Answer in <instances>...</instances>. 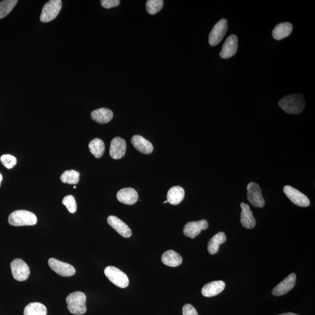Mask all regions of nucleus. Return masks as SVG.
Segmentation results:
<instances>
[{
	"mask_svg": "<svg viewBox=\"0 0 315 315\" xmlns=\"http://www.w3.org/2000/svg\"><path fill=\"white\" fill-rule=\"evenodd\" d=\"M280 107L289 114H299L305 108V101L300 94H292L286 96L279 101Z\"/></svg>",
	"mask_w": 315,
	"mask_h": 315,
	"instance_id": "obj_1",
	"label": "nucleus"
},
{
	"mask_svg": "<svg viewBox=\"0 0 315 315\" xmlns=\"http://www.w3.org/2000/svg\"><path fill=\"white\" fill-rule=\"evenodd\" d=\"M9 223L11 226L15 227L32 226L37 223V217L27 210H17L10 215Z\"/></svg>",
	"mask_w": 315,
	"mask_h": 315,
	"instance_id": "obj_2",
	"label": "nucleus"
},
{
	"mask_svg": "<svg viewBox=\"0 0 315 315\" xmlns=\"http://www.w3.org/2000/svg\"><path fill=\"white\" fill-rule=\"evenodd\" d=\"M86 301L84 293L79 291L71 293L66 298L67 308L72 314H84L86 312Z\"/></svg>",
	"mask_w": 315,
	"mask_h": 315,
	"instance_id": "obj_3",
	"label": "nucleus"
},
{
	"mask_svg": "<svg viewBox=\"0 0 315 315\" xmlns=\"http://www.w3.org/2000/svg\"><path fill=\"white\" fill-rule=\"evenodd\" d=\"M105 276L117 287L125 288L128 287L129 280L128 276L118 268L114 266H108L105 268Z\"/></svg>",
	"mask_w": 315,
	"mask_h": 315,
	"instance_id": "obj_4",
	"label": "nucleus"
},
{
	"mask_svg": "<svg viewBox=\"0 0 315 315\" xmlns=\"http://www.w3.org/2000/svg\"><path fill=\"white\" fill-rule=\"evenodd\" d=\"M62 6V2L61 0H51L46 4L43 7L40 20L42 23H49L55 19L59 14Z\"/></svg>",
	"mask_w": 315,
	"mask_h": 315,
	"instance_id": "obj_5",
	"label": "nucleus"
},
{
	"mask_svg": "<svg viewBox=\"0 0 315 315\" xmlns=\"http://www.w3.org/2000/svg\"><path fill=\"white\" fill-rule=\"evenodd\" d=\"M11 269L14 279L17 281L27 280L30 276V269L28 264L21 259H16L11 263Z\"/></svg>",
	"mask_w": 315,
	"mask_h": 315,
	"instance_id": "obj_6",
	"label": "nucleus"
},
{
	"mask_svg": "<svg viewBox=\"0 0 315 315\" xmlns=\"http://www.w3.org/2000/svg\"><path fill=\"white\" fill-rule=\"evenodd\" d=\"M228 30V22L226 19L221 20L217 23L209 35V45L215 46L222 42Z\"/></svg>",
	"mask_w": 315,
	"mask_h": 315,
	"instance_id": "obj_7",
	"label": "nucleus"
},
{
	"mask_svg": "<svg viewBox=\"0 0 315 315\" xmlns=\"http://www.w3.org/2000/svg\"><path fill=\"white\" fill-rule=\"evenodd\" d=\"M48 263L50 269L61 276L71 277L75 274V268L70 264L61 262L54 258H50Z\"/></svg>",
	"mask_w": 315,
	"mask_h": 315,
	"instance_id": "obj_8",
	"label": "nucleus"
},
{
	"mask_svg": "<svg viewBox=\"0 0 315 315\" xmlns=\"http://www.w3.org/2000/svg\"><path fill=\"white\" fill-rule=\"evenodd\" d=\"M248 199L251 203L256 207L262 208L265 204L263 197L262 190L258 184L251 182L247 186Z\"/></svg>",
	"mask_w": 315,
	"mask_h": 315,
	"instance_id": "obj_9",
	"label": "nucleus"
},
{
	"mask_svg": "<svg viewBox=\"0 0 315 315\" xmlns=\"http://www.w3.org/2000/svg\"><path fill=\"white\" fill-rule=\"evenodd\" d=\"M284 192L293 203L299 207H306L310 204V201L305 194L290 186L284 187Z\"/></svg>",
	"mask_w": 315,
	"mask_h": 315,
	"instance_id": "obj_10",
	"label": "nucleus"
},
{
	"mask_svg": "<svg viewBox=\"0 0 315 315\" xmlns=\"http://www.w3.org/2000/svg\"><path fill=\"white\" fill-rule=\"evenodd\" d=\"M208 227V223L205 220L189 222L184 226L183 233L186 237L194 239L201 233L202 230H206Z\"/></svg>",
	"mask_w": 315,
	"mask_h": 315,
	"instance_id": "obj_11",
	"label": "nucleus"
},
{
	"mask_svg": "<svg viewBox=\"0 0 315 315\" xmlns=\"http://www.w3.org/2000/svg\"><path fill=\"white\" fill-rule=\"evenodd\" d=\"M296 276L295 273H292L286 277L285 279L278 284L272 291L274 296L284 295L291 290L295 287Z\"/></svg>",
	"mask_w": 315,
	"mask_h": 315,
	"instance_id": "obj_12",
	"label": "nucleus"
},
{
	"mask_svg": "<svg viewBox=\"0 0 315 315\" xmlns=\"http://www.w3.org/2000/svg\"><path fill=\"white\" fill-rule=\"evenodd\" d=\"M238 39L237 36L231 35L224 42L222 52H220V57L223 59H230L234 56L237 52Z\"/></svg>",
	"mask_w": 315,
	"mask_h": 315,
	"instance_id": "obj_13",
	"label": "nucleus"
},
{
	"mask_svg": "<svg viewBox=\"0 0 315 315\" xmlns=\"http://www.w3.org/2000/svg\"><path fill=\"white\" fill-rule=\"evenodd\" d=\"M108 223L123 237L128 238L132 235V230L126 224L117 217L111 216L107 219Z\"/></svg>",
	"mask_w": 315,
	"mask_h": 315,
	"instance_id": "obj_14",
	"label": "nucleus"
},
{
	"mask_svg": "<svg viewBox=\"0 0 315 315\" xmlns=\"http://www.w3.org/2000/svg\"><path fill=\"white\" fill-rule=\"evenodd\" d=\"M126 151V143L121 137H115L112 140L110 147V155L115 159H121L125 156Z\"/></svg>",
	"mask_w": 315,
	"mask_h": 315,
	"instance_id": "obj_15",
	"label": "nucleus"
},
{
	"mask_svg": "<svg viewBox=\"0 0 315 315\" xmlns=\"http://www.w3.org/2000/svg\"><path fill=\"white\" fill-rule=\"evenodd\" d=\"M118 200L123 204L133 205L138 201L139 194L137 191L133 188L128 187L122 189L118 191Z\"/></svg>",
	"mask_w": 315,
	"mask_h": 315,
	"instance_id": "obj_16",
	"label": "nucleus"
},
{
	"mask_svg": "<svg viewBox=\"0 0 315 315\" xmlns=\"http://www.w3.org/2000/svg\"><path fill=\"white\" fill-rule=\"evenodd\" d=\"M225 287L226 284L223 281H212L202 287L201 293L205 297H212L220 294Z\"/></svg>",
	"mask_w": 315,
	"mask_h": 315,
	"instance_id": "obj_17",
	"label": "nucleus"
},
{
	"mask_svg": "<svg viewBox=\"0 0 315 315\" xmlns=\"http://www.w3.org/2000/svg\"><path fill=\"white\" fill-rule=\"evenodd\" d=\"M131 142L137 150L144 154H150L154 150L153 144L150 141L140 135L134 136Z\"/></svg>",
	"mask_w": 315,
	"mask_h": 315,
	"instance_id": "obj_18",
	"label": "nucleus"
},
{
	"mask_svg": "<svg viewBox=\"0 0 315 315\" xmlns=\"http://www.w3.org/2000/svg\"><path fill=\"white\" fill-rule=\"evenodd\" d=\"M241 207L242 208L241 219L242 226L247 228V229H252L256 226V220L253 216L250 206L244 203V202H242Z\"/></svg>",
	"mask_w": 315,
	"mask_h": 315,
	"instance_id": "obj_19",
	"label": "nucleus"
},
{
	"mask_svg": "<svg viewBox=\"0 0 315 315\" xmlns=\"http://www.w3.org/2000/svg\"><path fill=\"white\" fill-rule=\"evenodd\" d=\"M92 120L100 124H104L112 121L114 117V113L111 110L107 108H100L92 112Z\"/></svg>",
	"mask_w": 315,
	"mask_h": 315,
	"instance_id": "obj_20",
	"label": "nucleus"
},
{
	"mask_svg": "<svg viewBox=\"0 0 315 315\" xmlns=\"http://www.w3.org/2000/svg\"><path fill=\"white\" fill-rule=\"evenodd\" d=\"M162 262L166 266L177 267L182 264L183 259L179 253L170 250L166 251L162 256Z\"/></svg>",
	"mask_w": 315,
	"mask_h": 315,
	"instance_id": "obj_21",
	"label": "nucleus"
},
{
	"mask_svg": "<svg viewBox=\"0 0 315 315\" xmlns=\"http://www.w3.org/2000/svg\"><path fill=\"white\" fill-rule=\"evenodd\" d=\"M226 240V235L223 232H220L210 239L208 244V251L209 254H216L219 251L220 246L225 243Z\"/></svg>",
	"mask_w": 315,
	"mask_h": 315,
	"instance_id": "obj_22",
	"label": "nucleus"
},
{
	"mask_svg": "<svg viewBox=\"0 0 315 315\" xmlns=\"http://www.w3.org/2000/svg\"><path fill=\"white\" fill-rule=\"evenodd\" d=\"M292 31V25L291 23H284L278 24L273 31V37L277 41H280L287 38L291 34Z\"/></svg>",
	"mask_w": 315,
	"mask_h": 315,
	"instance_id": "obj_23",
	"label": "nucleus"
},
{
	"mask_svg": "<svg viewBox=\"0 0 315 315\" xmlns=\"http://www.w3.org/2000/svg\"><path fill=\"white\" fill-rule=\"evenodd\" d=\"M184 190L182 187L176 186L169 189L167 194V201L172 205H177L182 201Z\"/></svg>",
	"mask_w": 315,
	"mask_h": 315,
	"instance_id": "obj_24",
	"label": "nucleus"
},
{
	"mask_svg": "<svg viewBox=\"0 0 315 315\" xmlns=\"http://www.w3.org/2000/svg\"><path fill=\"white\" fill-rule=\"evenodd\" d=\"M48 310L46 307L39 302H32L25 307L24 315H46Z\"/></svg>",
	"mask_w": 315,
	"mask_h": 315,
	"instance_id": "obj_25",
	"label": "nucleus"
},
{
	"mask_svg": "<svg viewBox=\"0 0 315 315\" xmlns=\"http://www.w3.org/2000/svg\"><path fill=\"white\" fill-rule=\"evenodd\" d=\"M89 149L96 158L102 157L105 150L103 141L99 139L92 140L89 144Z\"/></svg>",
	"mask_w": 315,
	"mask_h": 315,
	"instance_id": "obj_26",
	"label": "nucleus"
},
{
	"mask_svg": "<svg viewBox=\"0 0 315 315\" xmlns=\"http://www.w3.org/2000/svg\"><path fill=\"white\" fill-rule=\"evenodd\" d=\"M79 173L75 170L65 171L60 177L61 182L70 184H77L79 180Z\"/></svg>",
	"mask_w": 315,
	"mask_h": 315,
	"instance_id": "obj_27",
	"label": "nucleus"
},
{
	"mask_svg": "<svg viewBox=\"0 0 315 315\" xmlns=\"http://www.w3.org/2000/svg\"><path fill=\"white\" fill-rule=\"evenodd\" d=\"M17 3V0H5L0 2V19L8 15Z\"/></svg>",
	"mask_w": 315,
	"mask_h": 315,
	"instance_id": "obj_28",
	"label": "nucleus"
},
{
	"mask_svg": "<svg viewBox=\"0 0 315 315\" xmlns=\"http://www.w3.org/2000/svg\"><path fill=\"white\" fill-rule=\"evenodd\" d=\"M163 5H164V1L162 0H149L146 4L147 12L151 15H154L160 12Z\"/></svg>",
	"mask_w": 315,
	"mask_h": 315,
	"instance_id": "obj_29",
	"label": "nucleus"
},
{
	"mask_svg": "<svg viewBox=\"0 0 315 315\" xmlns=\"http://www.w3.org/2000/svg\"><path fill=\"white\" fill-rule=\"evenodd\" d=\"M62 203L66 206L70 213L74 214L77 211V202L73 195H66L63 198Z\"/></svg>",
	"mask_w": 315,
	"mask_h": 315,
	"instance_id": "obj_30",
	"label": "nucleus"
},
{
	"mask_svg": "<svg viewBox=\"0 0 315 315\" xmlns=\"http://www.w3.org/2000/svg\"><path fill=\"white\" fill-rule=\"evenodd\" d=\"M1 162L7 169H12L17 164V158L12 155L6 154L1 157Z\"/></svg>",
	"mask_w": 315,
	"mask_h": 315,
	"instance_id": "obj_31",
	"label": "nucleus"
},
{
	"mask_svg": "<svg viewBox=\"0 0 315 315\" xmlns=\"http://www.w3.org/2000/svg\"><path fill=\"white\" fill-rule=\"evenodd\" d=\"M100 3L103 8L110 9L118 6L121 2L119 0H102Z\"/></svg>",
	"mask_w": 315,
	"mask_h": 315,
	"instance_id": "obj_32",
	"label": "nucleus"
},
{
	"mask_svg": "<svg viewBox=\"0 0 315 315\" xmlns=\"http://www.w3.org/2000/svg\"><path fill=\"white\" fill-rule=\"evenodd\" d=\"M183 315H198L195 307L190 304H186L183 307Z\"/></svg>",
	"mask_w": 315,
	"mask_h": 315,
	"instance_id": "obj_33",
	"label": "nucleus"
},
{
	"mask_svg": "<svg viewBox=\"0 0 315 315\" xmlns=\"http://www.w3.org/2000/svg\"><path fill=\"white\" fill-rule=\"evenodd\" d=\"M278 315H299V314H296L294 313L288 312V313H282V314H280Z\"/></svg>",
	"mask_w": 315,
	"mask_h": 315,
	"instance_id": "obj_34",
	"label": "nucleus"
},
{
	"mask_svg": "<svg viewBox=\"0 0 315 315\" xmlns=\"http://www.w3.org/2000/svg\"><path fill=\"white\" fill-rule=\"evenodd\" d=\"M3 180V176L1 174V173H0V186H1V183Z\"/></svg>",
	"mask_w": 315,
	"mask_h": 315,
	"instance_id": "obj_35",
	"label": "nucleus"
},
{
	"mask_svg": "<svg viewBox=\"0 0 315 315\" xmlns=\"http://www.w3.org/2000/svg\"><path fill=\"white\" fill-rule=\"evenodd\" d=\"M166 202H168V201H167V200H166V201H164V203H166Z\"/></svg>",
	"mask_w": 315,
	"mask_h": 315,
	"instance_id": "obj_36",
	"label": "nucleus"
}]
</instances>
